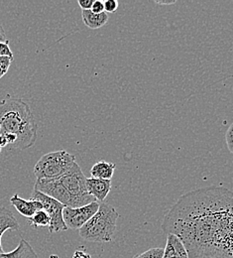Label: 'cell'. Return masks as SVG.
Listing matches in <instances>:
<instances>
[{"label":"cell","instance_id":"obj_1","mask_svg":"<svg viewBox=\"0 0 233 258\" xmlns=\"http://www.w3.org/2000/svg\"><path fill=\"white\" fill-rule=\"evenodd\" d=\"M161 228L182 240L189 258H233L232 191L209 186L183 195Z\"/></svg>","mask_w":233,"mask_h":258},{"label":"cell","instance_id":"obj_2","mask_svg":"<svg viewBox=\"0 0 233 258\" xmlns=\"http://www.w3.org/2000/svg\"><path fill=\"white\" fill-rule=\"evenodd\" d=\"M0 133L17 137L14 150L28 149L37 140L38 125L32 109L20 98L8 97L0 102Z\"/></svg>","mask_w":233,"mask_h":258},{"label":"cell","instance_id":"obj_3","mask_svg":"<svg viewBox=\"0 0 233 258\" xmlns=\"http://www.w3.org/2000/svg\"><path fill=\"white\" fill-rule=\"evenodd\" d=\"M118 219L119 214L113 207L105 202L100 203L99 211L80 229V235L91 242H110L113 240Z\"/></svg>","mask_w":233,"mask_h":258},{"label":"cell","instance_id":"obj_4","mask_svg":"<svg viewBox=\"0 0 233 258\" xmlns=\"http://www.w3.org/2000/svg\"><path fill=\"white\" fill-rule=\"evenodd\" d=\"M75 163V156L66 150L53 151L43 155L34 168L37 180L58 179L65 175Z\"/></svg>","mask_w":233,"mask_h":258},{"label":"cell","instance_id":"obj_5","mask_svg":"<svg viewBox=\"0 0 233 258\" xmlns=\"http://www.w3.org/2000/svg\"><path fill=\"white\" fill-rule=\"evenodd\" d=\"M58 179L62 182L66 190L71 196L74 203V208L84 207L94 202H98L88 192L87 178L76 162L65 175Z\"/></svg>","mask_w":233,"mask_h":258},{"label":"cell","instance_id":"obj_6","mask_svg":"<svg viewBox=\"0 0 233 258\" xmlns=\"http://www.w3.org/2000/svg\"><path fill=\"white\" fill-rule=\"evenodd\" d=\"M31 199L39 201L43 205V210L49 215L50 225L48 226V228L51 233L67 230V226L63 218V211L65 208L63 204L36 190H34Z\"/></svg>","mask_w":233,"mask_h":258},{"label":"cell","instance_id":"obj_7","mask_svg":"<svg viewBox=\"0 0 233 258\" xmlns=\"http://www.w3.org/2000/svg\"><path fill=\"white\" fill-rule=\"evenodd\" d=\"M100 203L94 202L80 208L65 207L63 211L64 222L67 229H81L99 211Z\"/></svg>","mask_w":233,"mask_h":258},{"label":"cell","instance_id":"obj_8","mask_svg":"<svg viewBox=\"0 0 233 258\" xmlns=\"http://www.w3.org/2000/svg\"><path fill=\"white\" fill-rule=\"evenodd\" d=\"M34 190L55 199L65 207L74 208V203L71 196L68 194L59 179L37 180L34 186Z\"/></svg>","mask_w":233,"mask_h":258},{"label":"cell","instance_id":"obj_9","mask_svg":"<svg viewBox=\"0 0 233 258\" xmlns=\"http://www.w3.org/2000/svg\"><path fill=\"white\" fill-rule=\"evenodd\" d=\"M88 192L99 203H103L111 191V180H103L98 178H87Z\"/></svg>","mask_w":233,"mask_h":258},{"label":"cell","instance_id":"obj_10","mask_svg":"<svg viewBox=\"0 0 233 258\" xmlns=\"http://www.w3.org/2000/svg\"><path fill=\"white\" fill-rule=\"evenodd\" d=\"M10 203L20 215L28 219L33 217L34 214L37 211L43 210V205L39 201L32 200V199H30L29 201H26L20 198L17 194H15L10 198Z\"/></svg>","mask_w":233,"mask_h":258},{"label":"cell","instance_id":"obj_11","mask_svg":"<svg viewBox=\"0 0 233 258\" xmlns=\"http://www.w3.org/2000/svg\"><path fill=\"white\" fill-rule=\"evenodd\" d=\"M163 258H189L184 243L177 235L168 233Z\"/></svg>","mask_w":233,"mask_h":258},{"label":"cell","instance_id":"obj_12","mask_svg":"<svg viewBox=\"0 0 233 258\" xmlns=\"http://www.w3.org/2000/svg\"><path fill=\"white\" fill-rule=\"evenodd\" d=\"M7 230H19V224L10 210L0 207V253L4 252L1 245V238Z\"/></svg>","mask_w":233,"mask_h":258},{"label":"cell","instance_id":"obj_13","mask_svg":"<svg viewBox=\"0 0 233 258\" xmlns=\"http://www.w3.org/2000/svg\"><path fill=\"white\" fill-rule=\"evenodd\" d=\"M82 17L85 25L91 29H100L108 22L109 19L106 12L96 14L92 10H83Z\"/></svg>","mask_w":233,"mask_h":258},{"label":"cell","instance_id":"obj_14","mask_svg":"<svg viewBox=\"0 0 233 258\" xmlns=\"http://www.w3.org/2000/svg\"><path fill=\"white\" fill-rule=\"evenodd\" d=\"M0 258H38V255L27 240L21 239L14 250L0 253Z\"/></svg>","mask_w":233,"mask_h":258},{"label":"cell","instance_id":"obj_15","mask_svg":"<svg viewBox=\"0 0 233 258\" xmlns=\"http://www.w3.org/2000/svg\"><path fill=\"white\" fill-rule=\"evenodd\" d=\"M115 167H116V165L114 163H109V162L104 161V160H100L92 167L91 175L93 178L111 180L114 175Z\"/></svg>","mask_w":233,"mask_h":258},{"label":"cell","instance_id":"obj_16","mask_svg":"<svg viewBox=\"0 0 233 258\" xmlns=\"http://www.w3.org/2000/svg\"><path fill=\"white\" fill-rule=\"evenodd\" d=\"M29 224H30V226H33L35 228L49 226V225H50V217L44 210L37 211L34 214L33 217H31L29 219Z\"/></svg>","mask_w":233,"mask_h":258},{"label":"cell","instance_id":"obj_17","mask_svg":"<svg viewBox=\"0 0 233 258\" xmlns=\"http://www.w3.org/2000/svg\"><path fill=\"white\" fill-rule=\"evenodd\" d=\"M164 254V249L160 247H155L151 248L141 254L135 255L133 258H163Z\"/></svg>","mask_w":233,"mask_h":258},{"label":"cell","instance_id":"obj_18","mask_svg":"<svg viewBox=\"0 0 233 258\" xmlns=\"http://www.w3.org/2000/svg\"><path fill=\"white\" fill-rule=\"evenodd\" d=\"M13 59L8 57H0V79L5 76L11 66Z\"/></svg>","mask_w":233,"mask_h":258},{"label":"cell","instance_id":"obj_19","mask_svg":"<svg viewBox=\"0 0 233 258\" xmlns=\"http://www.w3.org/2000/svg\"><path fill=\"white\" fill-rule=\"evenodd\" d=\"M103 3H104V11L106 13L115 12L119 6V2L117 0H106V1H103Z\"/></svg>","mask_w":233,"mask_h":258},{"label":"cell","instance_id":"obj_20","mask_svg":"<svg viewBox=\"0 0 233 258\" xmlns=\"http://www.w3.org/2000/svg\"><path fill=\"white\" fill-rule=\"evenodd\" d=\"M0 57H8L10 59H14L13 53L9 47V42L7 43L0 42Z\"/></svg>","mask_w":233,"mask_h":258},{"label":"cell","instance_id":"obj_21","mask_svg":"<svg viewBox=\"0 0 233 258\" xmlns=\"http://www.w3.org/2000/svg\"><path fill=\"white\" fill-rule=\"evenodd\" d=\"M225 140H226L228 150L233 154V123L228 127L225 133Z\"/></svg>","mask_w":233,"mask_h":258},{"label":"cell","instance_id":"obj_22","mask_svg":"<svg viewBox=\"0 0 233 258\" xmlns=\"http://www.w3.org/2000/svg\"><path fill=\"white\" fill-rule=\"evenodd\" d=\"M91 10H92L94 13H96V14H100V13L105 12V11H104V3H103V1L95 0L94 5H93V7H92Z\"/></svg>","mask_w":233,"mask_h":258},{"label":"cell","instance_id":"obj_23","mask_svg":"<svg viewBox=\"0 0 233 258\" xmlns=\"http://www.w3.org/2000/svg\"><path fill=\"white\" fill-rule=\"evenodd\" d=\"M95 0H79V5L83 10H91Z\"/></svg>","mask_w":233,"mask_h":258},{"label":"cell","instance_id":"obj_24","mask_svg":"<svg viewBox=\"0 0 233 258\" xmlns=\"http://www.w3.org/2000/svg\"><path fill=\"white\" fill-rule=\"evenodd\" d=\"M72 258H92L91 257V255L89 254V253H87V252H85V251H82V250H76L74 253H73V255H72Z\"/></svg>","mask_w":233,"mask_h":258},{"label":"cell","instance_id":"obj_25","mask_svg":"<svg viewBox=\"0 0 233 258\" xmlns=\"http://www.w3.org/2000/svg\"><path fill=\"white\" fill-rule=\"evenodd\" d=\"M0 42H1V43H7V42H9V40L7 39L6 32H5V30H4V28L2 27L1 24H0Z\"/></svg>","mask_w":233,"mask_h":258},{"label":"cell","instance_id":"obj_26","mask_svg":"<svg viewBox=\"0 0 233 258\" xmlns=\"http://www.w3.org/2000/svg\"><path fill=\"white\" fill-rule=\"evenodd\" d=\"M0 147H1V148H6V147H8L7 138H6L5 135H3L2 133H0Z\"/></svg>","mask_w":233,"mask_h":258},{"label":"cell","instance_id":"obj_27","mask_svg":"<svg viewBox=\"0 0 233 258\" xmlns=\"http://www.w3.org/2000/svg\"><path fill=\"white\" fill-rule=\"evenodd\" d=\"M155 3L159 4V5H171V4H175L176 1H155Z\"/></svg>","mask_w":233,"mask_h":258},{"label":"cell","instance_id":"obj_28","mask_svg":"<svg viewBox=\"0 0 233 258\" xmlns=\"http://www.w3.org/2000/svg\"><path fill=\"white\" fill-rule=\"evenodd\" d=\"M0 132H1V125H0Z\"/></svg>","mask_w":233,"mask_h":258},{"label":"cell","instance_id":"obj_29","mask_svg":"<svg viewBox=\"0 0 233 258\" xmlns=\"http://www.w3.org/2000/svg\"><path fill=\"white\" fill-rule=\"evenodd\" d=\"M1 149H2V148H1V147H0V152H1Z\"/></svg>","mask_w":233,"mask_h":258}]
</instances>
